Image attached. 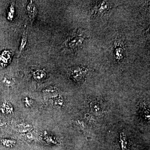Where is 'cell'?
Instances as JSON below:
<instances>
[{
	"instance_id": "obj_1",
	"label": "cell",
	"mask_w": 150,
	"mask_h": 150,
	"mask_svg": "<svg viewBox=\"0 0 150 150\" xmlns=\"http://www.w3.org/2000/svg\"><path fill=\"white\" fill-rule=\"evenodd\" d=\"M27 11L31 23H33L36 18L38 13L37 6L33 1H30L28 5Z\"/></svg>"
},
{
	"instance_id": "obj_2",
	"label": "cell",
	"mask_w": 150,
	"mask_h": 150,
	"mask_svg": "<svg viewBox=\"0 0 150 150\" xmlns=\"http://www.w3.org/2000/svg\"><path fill=\"white\" fill-rule=\"evenodd\" d=\"M33 76L36 81H42L46 78V74L45 71L41 69H37L33 72Z\"/></svg>"
},
{
	"instance_id": "obj_3",
	"label": "cell",
	"mask_w": 150,
	"mask_h": 150,
	"mask_svg": "<svg viewBox=\"0 0 150 150\" xmlns=\"http://www.w3.org/2000/svg\"><path fill=\"white\" fill-rule=\"evenodd\" d=\"M11 105L8 102H4L2 104L0 110L4 114H11L13 111Z\"/></svg>"
},
{
	"instance_id": "obj_4",
	"label": "cell",
	"mask_w": 150,
	"mask_h": 150,
	"mask_svg": "<svg viewBox=\"0 0 150 150\" xmlns=\"http://www.w3.org/2000/svg\"><path fill=\"white\" fill-rule=\"evenodd\" d=\"M28 41L27 34L25 30H23L22 35L21 42L20 46L19 48V51L20 53H21L24 51L25 48L27 44Z\"/></svg>"
},
{
	"instance_id": "obj_5",
	"label": "cell",
	"mask_w": 150,
	"mask_h": 150,
	"mask_svg": "<svg viewBox=\"0 0 150 150\" xmlns=\"http://www.w3.org/2000/svg\"><path fill=\"white\" fill-rule=\"evenodd\" d=\"M2 144L7 148H12L16 144V142L15 140L10 139H4L1 140Z\"/></svg>"
},
{
	"instance_id": "obj_6",
	"label": "cell",
	"mask_w": 150,
	"mask_h": 150,
	"mask_svg": "<svg viewBox=\"0 0 150 150\" xmlns=\"http://www.w3.org/2000/svg\"><path fill=\"white\" fill-rule=\"evenodd\" d=\"M82 70L79 67H76L71 70V75L73 78L76 79H77V78H82L83 72H81Z\"/></svg>"
},
{
	"instance_id": "obj_7",
	"label": "cell",
	"mask_w": 150,
	"mask_h": 150,
	"mask_svg": "<svg viewBox=\"0 0 150 150\" xmlns=\"http://www.w3.org/2000/svg\"><path fill=\"white\" fill-rule=\"evenodd\" d=\"M15 14V8L13 3H11L7 13V19L10 21L13 20Z\"/></svg>"
},
{
	"instance_id": "obj_8",
	"label": "cell",
	"mask_w": 150,
	"mask_h": 150,
	"mask_svg": "<svg viewBox=\"0 0 150 150\" xmlns=\"http://www.w3.org/2000/svg\"><path fill=\"white\" fill-rule=\"evenodd\" d=\"M3 83L7 86H11L13 85L14 83V81L12 78L8 76H6L4 77L3 81Z\"/></svg>"
},
{
	"instance_id": "obj_9",
	"label": "cell",
	"mask_w": 150,
	"mask_h": 150,
	"mask_svg": "<svg viewBox=\"0 0 150 150\" xmlns=\"http://www.w3.org/2000/svg\"><path fill=\"white\" fill-rule=\"evenodd\" d=\"M121 144L123 150H127V146L128 144L127 141L126 140V137L123 133L121 134Z\"/></svg>"
},
{
	"instance_id": "obj_10",
	"label": "cell",
	"mask_w": 150,
	"mask_h": 150,
	"mask_svg": "<svg viewBox=\"0 0 150 150\" xmlns=\"http://www.w3.org/2000/svg\"><path fill=\"white\" fill-rule=\"evenodd\" d=\"M23 103L26 107L27 108L30 107L31 105H32V100L31 99H30L28 97H25L23 99Z\"/></svg>"
},
{
	"instance_id": "obj_11",
	"label": "cell",
	"mask_w": 150,
	"mask_h": 150,
	"mask_svg": "<svg viewBox=\"0 0 150 150\" xmlns=\"http://www.w3.org/2000/svg\"><path fill=\"white\" fill-rule=\"evenodd\" d=\"M57 88L53 87H50L46 89H44L43 90V92L45 93H54L57 91Z\"/></svg>"
}]
</instances>
